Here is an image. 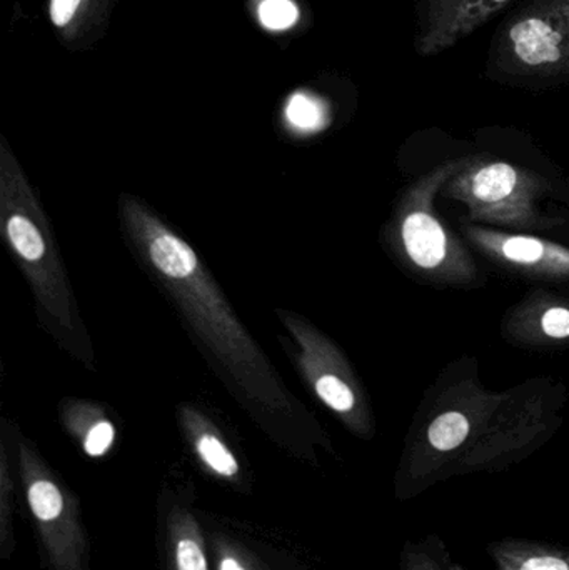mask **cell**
Masks as SVG:
<instances>
[{
  "instance_id": "15",
  "label": "cell",
  "mask_w": 569,
  "mask_h": 570,
  "mask_svg": "<svg viewBox=\"0 0 569 570\" xmlns=\"http://www.w3.org/2000/svg\"><path fill=\"white\" fill-rule=\"evenodd\" d=\"M287 119L300 129H317L321 126V110L306 96H294L287 106Z\"/></svg>"
},
{
  "instance_id": "16",
  "label": "cell",
  "mask_w": 569,
  "mask_h": 570,
  "mask_svg": "<svg viewBox=\"0 0 569 570\" xmlns=\"http://www.w3.org/2000/svg\"><path fill=\"white\" fill-rule=\"evenodd\" d=\"M114 442V428L110 422H99L90 429L87 434L86 442H84V449L90 458H100L109 451L110 445Z\"/></svg>"
},
{
  "instance_id": "10",
  "label": "cell",
  "mask_w": 569,
  "mask_h": 570,
  "mask_svg": "<svg viewBox=\"0 0 569 570\" xmlns=\"http://www.w3.org/2000/svg\"><path fill=\"white\" fill-rule=\"evenodd\" d=\"M30 511L36 515L37 521L42 524H52L59 521L66 512V499L60 489L47 479H39L29 485L27 491Z\"/></svg>"
},
{
  "instance_id": "12",
  "label": "cell",
  "mask_w": 569,
  "mask_h": 570,
  "mask_svg": "<svg viewBox=\"0 0 569 570\" xmlns=\"http://www.w3.org/2000/svg\"><path fill=\"white\" fill-rule=\"evenodd\" d=\"M197 452L200 459L223 478H234L239 472V465L229 449L214 435H203L197 442Z\"/></svg>"
},
{
  "instance_id": "18",
  "label": "cell",
  "mask_w": 569,
  "mask_h": 570,
  "mask_svg": "<svg viewBox=\"0 0 569 570\" xmlns=\"http://www.w3.org/2000/svg\"><path fill=\"white\" fill-rule=\"evenodd\" d=\"M80 0H52L50 6V19L56 26L62 27L70 22Z\"/></svg>"
},
{
  "instance_id": "6",
  "label": "cell",
  "mask_w": 569,
  "mask_h": 570,
  "mask_svg": "<svg viewBox=\"0 0 569 570\" xmlns=\"http://www.w3.org/2000/svg\"><path fill=\"white\" fill-rule=\"evenodd\" d=\"M150 257L160 273L174 279L190 276L197 267L194 250L174 236L157 237L150 246Z\"/></svg>"
},
{
  "instance_id": "4",
  "label": "cell",
  "mask_w": 569,
  "mask_h": 570,
  "mask_svg": "<svg viewBox=\"0 0 569 570\" xmlns=\"http://www.w3.org/2000/svg\"><path fill=\"white\" fill-rule=\"evenodd\" d=\"M511 42L517 56L530 66H541L560 59V36L543 20L528 19L517 23L511 30Z\"/></svg>"
},
{
  "instance_id": "20",
  "label": "cell",
  "mask_w": 569,
  "mask_h": 570,
  "mask_svg": "<svg viewBox=\"0 0 569 570\" xmlns=\"http://www.w3.org/2000/svg\"><path fill=\"white\" fill-rule=\"evenodd\" d=\"M497 2H503V0H497Z\"/></svg>"
},
{
  "instance_id": "14",
  "label": "cell",
  "mask_w": 569,
  "mask_h": 570,
  "mask_svg": "<svg viewBox=\"0 0 569 570\" xmlns=\"http://www.w3.org/2000/svg\"><path fill=\"white\" fill-rule=\"evenodd\" d=\"M317 394L330 407L337 412H347L354 407V395L351 389L334 375H324L316 384Z\"/></svg>"
},
{
  "instance_id": "5",
  "label": "cell",
  "mask_w": 569,
  "mask_h": 570,
  "mask_svg": "<svg viewBox=\"0 0 569 570\" xmlns=\"http://www.w3.org/2000/svg\"><path fill=\"white\" fill-rule=\"evenodd\" d=\"M174 564L176 570H209L203 534L193 515L180 514L173 521Z\"/></svg>"
},
{
  "instance_id": "11",
  "label": "cell",
  "mask_w": 569,
  "mask_h": 570,
  "mask_svg": "<svg viewBox=\"0 0 569 570\" xmlns=\"http://www.w3.org/2000/svg\"><path fill=\"white\" fill-rule=\"evenodd\" d=\"M7 230H9L10 240H12L13 247H16L20 256L29 261H37L42 257L46 247H43V240L40 237L39 230L36 229V226L30 220L23 219L20 216H13L9 220Z\"/></svg>"
},
{
  "instance_id": "2",
  "label": "cell",
  "mask_w": 569,
  "mask_h": 570,
  "mask_svg": "<svg viewBox=\"0 0 569 570\" xmlns=\"http://www.w3.org/2000/svg\"><path fill=\"white\" fill-rule=\"evenodd\" d=\"M403 240L413 263L423 269H434L447 257V234L428 213L420 210L404 219Z\"/></svg>"
},
{
  "instance_id": "1",
  "label": "cell",
  "mask_w": 569,
  "mask_h": 570,
  "mask_svg": "<svg viewBox=\"0 0 569 570\" xmlns=\"http://www.w3.org/2000/svg\"><path fill=\"white\" fill-rule=\"evenodd\" d=\"M488 554L497 570H569L568 549L545 542L510 541L488 546Z\"/></svg>"
},
{
  "instance_id": "19",
  "label": "cell",
  "mask_w": 569,
  "mask_h": 570,
  "mask_svg": "<svg viewBox=\"0 0 569 570\" xmlns=\"http://www.w3.org/2000/svg\"><path fill=\"white\" fill-rule=\"evenodd\" d=\"M219 570H247L244 568L243 564H241L239 561H237L234 556H224L223 559H220L219 562Z\"/></svg>"
},
{
  "instance_id": "13",
  "label": "cell",
  "mask_w": 569,
  "mask_h": 570,
  "mask_svg": "<svg viewBox=\"0 0 569 570\" xmlns=\"http://www.w3.org/2000/svg\"><path fill=\"white\" fill-rule=\"evenodd\" d=\"M259 17L267 29L284 30L296 23L300 10L291 0H264L259 7Z\"/></svg>"
},
{
  "instance_id": "8",
  "label": "cell",
  "mask_w": 569,
  "mask_h": 570,
  "mask_svg": "<svg viewBox=\"0 0 569 570\" xmlns=\"http://www.w3.org/2000/svg\"><path fill=\"white\" fill-rule=\"evenodd\" d=\"M401 570H461L448 554L440 539L428 535L423 541L408 542L401 554Z\"/></svg>"
},
{
  "instance_id": "7",
  "label": "cell",
  "mask_w": 569,
  "mask_h": 570,
  "mask_svg": "<svg viewBox=\"0 0 569 570\" xmlns=\"http://www.w3.org/2000/svg\"><path fill=\"white\" fill-rule=\"evenodd\" d=\"M518 174L508 164H491L471 177V194L481 203H500L517 189Z\"/></svg>"
},
{
  "instance_id": "3",
  "label": "cell",
  "mask_w": 569,
  "mask_h": 570,
  "mask_svg": "<svg viewBox=\"0 0 569 570\" xmlns=\"http://www.w3.org/2000/svg\"><path fill=\"white\" fill-rule=\"evenodd\" d=\"M483 239L491 249L498 250L510 263L569 271V250L557 244L553 246L533 237L488 236V234H484Z\"/></svg>"
},
{
  "instance_id": "17",
  "label": "cell",
  "mask_w": 569,
  "mask_h": 570,
  "mask_svg": "<svg viewBox=\"0 0 569 570\" xmlns=\"http://www.w3.org/2000/svg\"><path fill=\"white\" fill-rule=\"evenodd\" d=\"M545 334L550 335L553 338H567L569 337V311L568 308L557 307L550 308L547 314L543 315Z\"/></svg>"
},
{
  "instance_id": "9",
  "label": "cell",
  "mask_w": 569,
  "mask_h": 570,
  "mask_svg": "<svg viewBox=\"0 0 569 570\" xmlns=\"http://www.w3.org/2000/svg\"><path fill=\"white\" fill-rule=\"evenodd\" d=\"M471 424L461 412H447L434 419L428 429V442L433 451L450 454L457 451L470 438Z\"/></svg>"
}]
</instances>
